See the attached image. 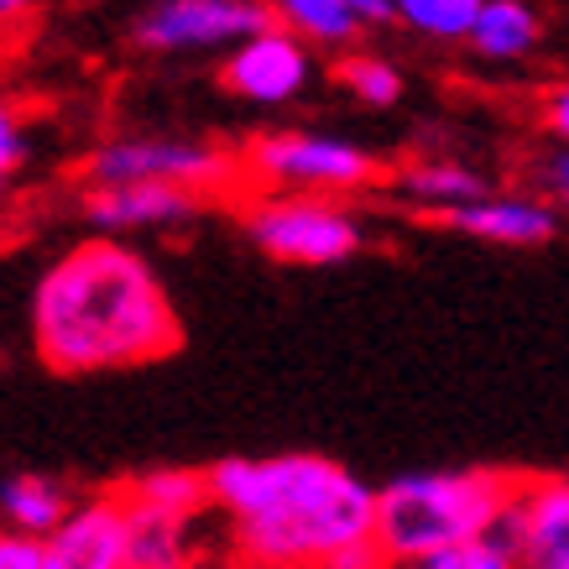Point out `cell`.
<instances>
[{
    "label": "cell",
    "mask_w": 569,
    "mask_h": 569,
    "mask_svg": "<svg viewBox=\"0 0 569 569\" xmlns=\"http://www.w3.org/2000/svg\"><path fill=\"white\" fill-rule=\"evenodd\" d=\"M538 37H543V21L533 0H486L466 42L491 63H518L538 48Z\"/></svg>",
    "instance_id": "obj_16"
},
{
    "label": "cell",
    "mask_w": 569,
    "mask_h": 569,
    "mask_svg": "<svg viewBox=\"0 0 569 569\" xmlns=\"http://www.w3.org/2000/svg\"><path fill=\"white\" fill-rule=\"evenodd\" d=\"M42 569H126V497L94 491L42 538Z\"/></svg>",
    "instance_id": "obj_8"
},
{
    "label": "cell",
    "mask_w": 569,
    "mask_h": 569,
    "mask_svg": "<svg viewBox=\"0 0 569 569\" xmlns=\"http://www.w3.org/2000/svg\"><path fill=\"white\" fill-rule=\"evenodd\" d=\"M533 193L549 209L569 214V147H565V141H553L549 152L533 162Z\"/></svg>",
    "instance_id": "obj_22"
},
{
    "label": "cell",
    "mask_w": 569,
    "mask_h": 569,
    "mask_svg": "<svg viewBox=\"0 0 569 569\" xmlns=\"http://www.w3.org/2000/svg\"><path fill=\"white\" fill-rule=\"evenodd\" d=\"M267 27H277L267 0H157L137 21V42L147 52H236Z\"/></svg>",
    "instance_id": "obj_7"
},
{
    "label": "cell",
    "mask_w": 569,
    "mask_h": 569,
    "mask_svg": "<svg viewBox=\"0 0 569 569\" xmlns=\"http://www.w3.org/2000/svg\"><path fill=\"white\" fill-rule=\"evenodd\" d=\"M335 79H340L361 104H371V110H387V104L402 100V73H397V63L377 58V52H356V58H346V63L335 69Z\"/></svg>",
    "instance_id": "obj_21"
},
{
    "label": "cell",
    "mask_w": 569,
    "mask_h": 569,
    "mask_svg": "<svg viewBox=\"0 0 569 569\" xmlns=\"http://www.w3.org/2000/svg\"><path fill=\"white\" fill-rule=\"evenodd\" d=\"M126 569H193V522L126 497Z\"/></svg>",
    "instance_id": "obj_14"
},
{
    "label": "cell",
    "mask_w": 569,
    "mask_h": 569,
    "mask_svg": "<svg viewBox=\"0 0 569 569\" xmlns=\"http://www.w3.org/2000/svg\"><path fill=\"white\" fill-rule=\"evenodd\" d=\"M37 356L63 371H121L178 350L183 329L147 261L121 241H84L42 272L32 293Z\"/></svg>",
    "instance_id": "obj_2"
},
{
    "label": "cell",
    "mask_w": 569,
    "mask_h": 569,
    "mask_svg": "<svg viewBox=\"0 0 569 569\" xmlns=\"http://www.w3.org/2000/svg\"><path fill=\"white\" fill-rule=\"evenodd\" d=\"M413 569H518V538H512V512L481 538H466L455 549H439L433 559Z\"/></svg>",
    "instance_id": "obj_20"
},
{
    "label": "cell",
    "mask_w": 569,
    "mask_h": 569,
    "mask_svg": "<svg viewBox=\"0 0 569 569\" xmlns=\"http://www.w3.org/2000/svg\"><path fill=\"white\" fill-rule=\"evenodd\" d=\"M0 193H6V183H0Z\"/></svg>",
    "instance_id": "obj_28"
},
{
    "label": "cell",
    "mask_w": 569,
    "mask_h": 569,
    "mask_svg": "<svg viewBox=\"0 0 569 569\" xmlns=\"http://www.w3.org/2000/svg\"><path fill=\"white\" fill-rule=\"evenodd\" d=\"M309 73H313V58H309V42L282 27H267L261 37L241 42V48L224 58V89L241 94L251 104H288L293 94L309 89Z\"/></svg>",
    "instance_id": "obj_9"
},
{
    "label": "cell",
    "mask_w": 569,
    "mask_h": 569,
    "mask_svg": "<svg viewBox=\"0 0 569 569\" xmlns=\"http://www.w3.org/2000/svg\"><path fill=\"white\" fill-rule=\"evenodd\" d=\"M518 569H569V476H533L512 501Z\"/></svg>",
    "instance_id": "obj_10"
},
{
    "label": "cell",
    "mask_w": 569,
    "mask_h": 569,
    "mask_svg": "<svg viewBox=\"0 0 569 569\" xmlns=\"http://www.w3.org/2000/svg\"><path fill=\"white\" fill-rule=\"evenodd\" d=\"M89 183L94 189H126V183H173V189L204 193L214 183H230L241 173L236 157H224L220 147L204 141H178V137H121L104 141L89 157Z\"/></svg>",
    "instance_id": "obj_6"
},
{
    "label": "cell",
    "mask_w": 569,
    "mask_h": 569,
    "mask_svg": "<svg viewBox=\"0 0 569 569\" xmlns=\"http://www.w3.org/2000/svg\"><path fill=\"white\" fill-rule=\"evenodd\" d=\"M481 6L486 0H392L397 21L423 37H433V42H460V37H470Z\"/></svg>",
    "instance_id": "obj_19"
},
{
    "label": "cell",
    "mask_w": 569,
    "mask_h": 569,
    "mask_svg": "<svg viewBox=\"0 0 569 569\" xmlns=\"http://www.w3.org/2000/svg\"><path fill=\"white\" fill-rule=\"evenodd\" d=\"M204 193L173 189V183H126V189H94L84 199V214L94 230L121 236V230H157V224H183L199 214Z\"/></svg>",
    "instance_id": "obj_12"
},
{
    "label": "cell",
    "mask_w": 569,
    "mask_h": 569,
    "mask_svg": "<svg viewBox=\"0 0 569 569\" xmlns=\"http://www.w3.org/2000/svg\"><path fill=\"white\" fill-rule=\"evenodd\" d=\"M0 569H42V543L21 533H0Z\"/></svg>",
    "instance_id": "obj_25"
},
{
    "label": "cell",
    "mask_w": 569,
    "mask_h": 569,
    "mask_svg": "<svg viewBox=\"0 0 569 569\" xmlns=\"http://www.w3.org/2000/svg\"><path fill=\"white\" fill-rule=\"evenodd\" d=\"M246 236L257 241V251H267L272 261H293V267H335L366 246L361 220L346 204L313 199V193H272L251 204Z\"/></svg>",
    "instance_id": "obj_4"
},
{
    "label": "cell",
    "mask_w": 569,
    "mask_h": 569,
    "mask_svg": "<svg viewBox=\"0 0 569 569\" xmlns=\"http://www.w3.org/2000/svg\"><path fill=\"white\" fill-rule=\"evenodd\" d=\"M204 481L251 569H325L377 533V491L329 455H230Z\"/></svg>",
    "instance_id": "obj_1"
},
{
    "label": "cell",
    "mask_w": 569,
    "mask_h": 569,
    "mask_svg": "<svg viewBox=\"0 0 569 569\" xmlns=\"http://www.w3.org/2000/svg\"><path fill=\"white\" fill-rule=\"evenodd\" d=\"M439 224L476 236L491 246H549L559 236V209H549L533 189L528 193H486L476 204H460L449 214H433Z\"/></svg>",
    "instance_id": "obj_11"
},
{
    "label": "cell",
    "mask_w": 569,
    "mask_h": 569,
    "mask_svg": "<svg viewBox=\"0 0 569 569\" xmlns=\"http://www.w3.org/2000/svg\"><path fill=\"white\" fill-rule=\"evenodd\" d=\"M325 569H397V565L387 559V553H381L377 538H366V543H350V549H340Z\"/></svg>",
    "instance_id": "obj_24"
},
{
    "label": "cell",
    "mask_w": 569,
    "mask_h": 569,
    "mask_svg": "<svg viewBox=\"0 0 569 569\" xmlns=\"http://www.w3.org/2000/svg\"><path fill=\"white\" fill-rule=\"evenodd\" d=\"M267 11L282 32L303 37V42H325V48H340L366 27L397 21L392 0H267Z\"/></svg>",
    "instance_id": "obj_13"
},
{
    "label": "cell",
    "mask_w": 569,
    "mask_h": 569,
    "mask_svg": "<svg viewBox=\"0 0 569 569\" xmlns=\"http://www.w3.org/2000/svg\"><path fill=\"white\" fill-rule=\"evenodd\" d=\"M69 491L52 481V476H11L0 481V522L6 533H21V538H42L69 518Z\"/></svg>",
    "instance_id": "obj_17"
},
{
    "label": "cell",
    "mask_w": 569,
    "mask_h": 569,
    "mask_svg": "<svg viewBox=\"0 0 569 569\" xmlns=\"http://www.w3.org/2000/svg\"><path fill=\"white\" fill-rule=\"evenodd\" d=\"M131 501H141V507H157V512H173V518H189L199 522V512H209V481L204 470H147V476H137L131 486H121Z\"/></svg>",
    "instance_id": "obj_18"
},
{
    "label": "cell",
    "mask_w": 569,
    "mask_h": 569,
    "mask_svg": "<svg viewBox=\"0 0 569 569\" xmlns=\"http://www.w3.org/2000/svg\"><path fill=\"white\" fill-rule=\"evenodd\" d=\"M21 162H27V131H21V116L0 100V183H11Z\"/></svg>",
    "instance_id": "obj_23"
},
{
    "label": "cell",
    "mask_w": 569,
    "mask_h": 569,
    "mask_svg": "<svg viewBox=\"0 0 569 569\" xmlns=\"http://www.w3.org/2000/svg\"><path fill=\"white\" fill-rule=\"evenodd\" d=\"M543 126L553 131V141L569 147V84H559L549 100H543Z\"/></svg>",
    "instance_id": "obj_26"
},
{
    "label": "cell",
    "mask_w": 569,
    "mask_h": 569,
    "mask_svg": "<svg viewBox=\"0 0 569 569\" xmlns=\"http://www.w3.org/2000/svg\"><path fill=\"white\" fill-rule=\"evenodd\" d=\"M241 168L293 193H350L381 173V162L366 147L325 131H267L246 147Z\"/></svg>",
    "instance_id": "obj_5"
},
{
    "label": "cell",
    "mask_w": 569,
    "mask_h": 569,
    "mask_svg": "<svg viewBox=\"0 0 569 569\" xmlns=\"http://www.w3.org/2000/svg\"><path fill=\"white\" fill-rule=\"evenodd\" d=\"M392 189L408 199V204L429 209V214H449V209L460 204H476L491 193L486 173L466 168V162H449V157H429V162H413V168H402L392 178Z\"/></svg>",
    "instance_id": "obj_15"
},
{
    "label": "cell",
    "mask_w": 569,
    "mask_h": 569,
    "mask_svg": "<svg viewBox=\"0 0 569 569\" xmlns=\"http://www.w3.org/2000/svg\"><path fill=\"white\" fill-rule=\"evenodd\" d=\"M518 476L501 470H413L377 491V543L397 569H413L439 549L491 533L512 501Z\"/></svg>",
    "instance_id": "obj_3"
},
{
    "label": "cell",
    "mask_w": 569,
    "mask_h": 569,
    "mask_svg": "<svg viewBox=\"0 0 569 569\" xmlns=\"http://www.w3.org/2000/svg\"><path fill=\"white\" fill-rule=\"evenodd\" d=\"M32 0H0V21H11V17H21Z\"/></svg>",
    "instance_id": "obj_27"
}]
</instances>
